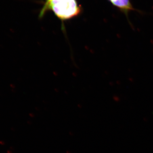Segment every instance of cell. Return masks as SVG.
Masks as SVG:
<instances>
[{
	"label": "cell",
	"instance_id": "cell-1",
	"mask_svg": "<svg viewBox=\"0 0 153 153\" xmlns=\"http://www.w3.org/2000/svg\"><path fill=\"white\" fill-rule=\"evenodd\" d=\"M51 9L57 17L66 20L76 16L80 12L76 0H52L49 3L47 10Z\"/></svg>",
	"mask_w": 153,
	"mask_h": 153
},
{
	"label": "cell",
	"instance_id": "cell-2",
	"mask_svg": "<svg viewBox=\"0 0 153 153\" xmlns=\"http://www.w3.org/2000/svg\"><path fill=\"white\" fill-rule=\"evenodd\" d=\"M52 1V0H46V1L45 2L42 9L41 13H40V17L43 16L44 14H45L46 11L47 10L48 7V6L49 3Z\"/></svg>",
	"mask_w": 153,
	"mask_h": 153
}]
</instances>
